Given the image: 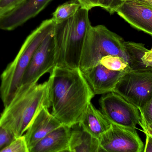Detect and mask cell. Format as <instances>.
Returning a JSON list of instances; mask_svg holds the SVG:
<instances>
[{"label":"cell","mask_w":152,"mask_h":152,"mask_svg":"<svg viewBox=\"0 0 152 152\" xmlns=\"http://www.w3.org/2000/svg\"><path fill=\"white\" fill-rule=\"evenodd\" d=\"M125 40L103 25L91 26L82 50L79 68L82 72L100 64L107 55H117L130 63Z\"/></svg>","instance_id":"obj_5"},{"label":"cell","mask_w":152,"mask_h":152,"mask_svg":"<svg viewBox=\"0 0 152 152\" xmlns=\"http://www.w3.org/2000/svg\"><path fill=\"white\" fill-rule=\"evenodd\" d=\"M25 0H0V17L15 8Z\"/></svg>","instance_id":"obj_24"},{"label":"cell","mask_w":152,"mask_h":152,"mask_svg":"<svg viewBox=\"0 0 152 152\" xmlns=\"http://www.w3.org/2000/svg\"><path fill=\"white\" fill-rule=\"evenodd\" d=\"M69 152H102L99 139L91 135L79 123L71 128Z\"/></svg>","instance_id":"obj_16"},{"label":"cell","mask_w":152,"mask_h":152,"mask_svg":"<svg viewBox=\"0 0 152 152\" xmlns=\"http://www.w3.org/2000/svg\"><path fill=\"white\" fill-rule=\"evenodd\" d=\"M125 45L130 58L129 66L131 70H139L142 65V57L148 49L142 43L125 41Z\"/></svg>","instance_id":"obj_17"},{"label":"cell","mask_w":152,"mask_h":152,"mask_svg":"<svg viewBox=\"0 0 152 152\" xmlns=\"http://www.w3.org/2000/svg\"><path fill=\"white\" fill-rule=\"evenodd\" d=\"M101 112L111 124L136 129L140 125L139 109L114 92L104 94L99 101Z\"/></svg>","instance_id":"obj_7"},{"label":"cell","mask_w":152,"mask_h":152,"mask_svg":"<svg viewBox=\"0 0 152 152\" xmlns=\"http://www.w3.org/2000/svg\"><path fill=\"white\" fill-rule=\"evenodd\" d=\"M51 19L43 21L26 37L13 61L1 76L0 97L4 107L12 100L21 86L24 73L32 57L43 41L53 31Z\"/></svg>","instance_id":"obj_4"},{"label":"cell","mask_w":152,"mask_h":152,"mask_svg":"<svg viewBox=\"0 0 152 152\" xmlns=\"http://www.w3.org/2000/svg\"><path fill=\"white\" fill-rule=\"evenodd\" d=\"M145 134L146 141L143 152H152V138L147 134Z\"/></svg>","instance_id":"obj_26"},{"label":"cell","mask_w":152,"mask_h":152,"mask_svg":"<svg viewBox=\"0 0 152 152\" xmlns=\"http://www.w3.org/2000/svg\"><path fill=\"white\" fill-rule=\"evenodd\" d=\"M143 64L142 70L152 69V60L142 61Z\"/></svg>","instance_id":"obj_29"},{"label":"cell","mask_w":152,"mask_h":152,"mask_svg":"<svg viewBox=\"0 0 152 152\" xmlns=\"http://www.w3.org/2000/svg\"><path fill=\"white\" fill-rule=\"evenodd\" d=\"M142 5L152 8V0H134Z\"/></svg>","instance_id":"obj_28"},{"label":"cell","mask_w":152,"mask_h":152,"mask_svg":"<svg viewBox=\"0 0 152 152\" xmlns=\"http://www.w3.org/2000/svg\"><path fill=\"white\" fill-rule=\"evenodd\" d=\"M71 128L62 125L37 144L29 152H69Z\"/></svg>","instance_id":"obj_14"},{"label":"cell","mask_w":152,"mask_h":152,"mask_svg":"<svg viewBox=\"0 0 152 152\" xmlns=\"http://www.w3.org/2000/svg\"><path fill=\"white\" fill-rule=\"evenodd\" d=\"M48 109L44 107L39 111L24 134L29 151L48 134L62 125Z\"/></svg>","instance_id":"obj_12"},{"label":"cell","mask_w":152,"mask_h":152,"mask_svg":"<svg viewBox=\"0 0 152 152\" xmlns=\"http://www.w3.org/2000/svg\"><path fill=\"white\" fill-rule=\"evenodd\" d=\"M80 8L78 3L72 0L66 2L57 8L53 13L52 20L54 24L62 23L74 16Z\"/></svg>","instance_id":"obj_18"},{"label":"cell","mask_w":152,"mask_h":152,"mask_svg":"<svg viewBox=\"0 0 152 152\" xmlns=\"http://www.w3.org/2000/svg\"><path fill=\"white\" fill-rule=\"evenodd\" d=\"M15 138L12 133L0 126V151L9 145Z\"/></svg>","instance_id":"obj_23"},{"label":"cell","mask_w":152,"mask_h":152,"mask_svg":"<svg viewBox=\"0 0 152 152\" xmlns=\"http://www.w3.org/2000/svg\"><path fill=\"white\" fill-rule=\"evenodd\" d=\"M113 92L141 109L152 96V69L130 70L120 79Z\"/></svg>","instance_id":"obj_6"},{"label":"cell","mask_w":152,"mask_h":152,"mask_svg":"<svg viewBox=\"0 0 152 152\" xmlns=\"http://www.w3.org/2000/svg\"><path fill=\"white\" fill-rule=\"evenodd\" d=\"M48 81L52 114L72 127L80 122L95 95L79 68L55 66Z\"/></svg>","instance_id":"obj_1"},{"label":"cell","mask_w":152,"mask_h":152,"mask_svg":"<svg viewBox=\"0 0 152 152\" xmlns=\"http://www.w3.org/2000/svg\"><path fill=\"white\" fill-rule=\"evenodd\" d=\"M78 3L80 8L89 11L94 7H99V0H73Z\"/></svg>","instance_id":"obj_25"},{"label":"cell","mask_w":152,"mask_h":152,"mask_svg":"<svg viewBox=\"0 0 152 152\" xmlns=\"http://www.w3.org/2000/svg\"><path fill=\"white\" fill-rule=\"evenodd\" d=\"M127 0H99V7L104 9L110 14L117 12V10L121 7Z\"/></svg>","instance_id":"obj_22"},{"label":"cell","mask_w":152,"mask_h":152,"mask_svg":"<svg viewBox=\"0 0 152 152\" xmlns=\"http://www.w3.org/2000/svg\"><path fill=\"white\" fill-rule=\"evenodd\" d=\"M139 111L141 116L139 126L143 129L152 124V96L141 109H139Z\"/></svg>","instance_id":"obj_21"},{"label":"cell","mask_w":152,"mask_h":152,"mask_svg":"<svg viewBox=\"0 0 152 152\" xmlns=\"http://www.w3.org/2000/svg\"><path fill=\"white\" fill-rule=\"evenodd\" d=\"M100 64L108 69L113 71L129 72L131 70L128 62L117 55L104 56L100 60Z\"/></svg>","instance_id":"obj_19"},{"label":"cell","mask_w":152,"mask_h":152,"mask_svg":"<svg viewBox=\"0 0 152 152\" xmlns=\"http://www.w3.org/2000/svg\"><path fill=\"white\" fill-rule=\"evenodd\" d=\"M78 123L86 131L99 140L111 126L102 112L97 110L91 102L88 105Z\"/></svg>","instance_id":"obj_15"},{"label":"cell","mask_w":152,"mask_h":152,"mask_svg":"<svg viewBox=\"0 0 152 152\" xmlns=\"http://www.w3.org/2000/svg\"><path fill=\"white\" fill-rule=\"evenodd\" d=\"M88 12L80 8L72 18L54 25L56 66L79 68L82 50L92 26Z\"/></svg>","instance_id":"obj_3"},{"label":"cell","mask_w":152,"mask_h":152,"mask_svg":"<svg viewBox=\"0 0 152 152\" xmlns=\"http://www.w3.org/2000/svg\"><path fill=\"white\" fill-rule=\"evenodd\" d=\"M53 0H25L0 17V29L12 31L38 15Z\"/></svg>","instance_id":"obj_10"},{"label":"cell","mask_w":152,"mask_h":152,"mask_svg":"<svg viewBox=\"0 0 152 152\" xmlns=\"http://www.w3.org/2000/svg\"><path fill=\"white\" fill-rule=\"evenodd\" d=\"M44 107H51L48 80L21 86L0 116V126L15 137L24 134L32 120Z\"/></svg>","instance_id":"obj_2"},{"label":"cell","mask_w":152,"mask_h":152,"mask_svg":"<svg viewBox=\"0 0 152 152\" xmlns=\"http://www.w3.org/2000/svg\"><path fill=\"white\" fill-rule=\"evenodd\" d=\"M0 152H29L24 135L15 137L11 142Z\"/></svg>","instance_id":"obj_20"},{"label":"cell","mask_w":152,"mask_h":152,"mask_svg":"<svg viewBox=\"0 0 152 152\" xmlns=\"http://www.w3.org/2000/svg\"><path fill=\"white\" fill-rule=\"evenodd\" d=\"M102 152H142L144 145L136 129L111 124L99 139Z\"/></svg>","instance_id":"obj_9"},{"label":"cell","mask_w":152,"mask_h":152,"mask_svg":"<svg viewBox=\"0 0 152 152\" xmlns=\"http://www.w3.org/2000/svg\"><path fill=\"white\" fill-rule=\"evenodd\" d=\"M127 72L110 70L99 64L82 73L92 92L96 95L113 92L119 80Z\"/></svg>","instance_id":"obj_11"},{"label":"cell","mask_w":152,"mask_h":152,"mask_svg":"<svg viewBox=\"0 0 152 152\" xmlns=\"http://www.w3.org/2000/svg\"><path fill=\"white\" fill-rule=\"evenodd\" d=\"M146 128L148 129H150V130H152V124H151V125H149V126H147Z\"/></svg>","instance_id":"obj_31"},{"label":"cell","mask_w":152,"mask_h":152,"mask_svg":"<svg viewBox=\"0 0 152 152\" xmlns=\"http://www.w3.org/2000/svg\"><path fill=\"white\" fill-rule=\"evenodd\" d=\"M116 12L133 27L152 36V8L127 0Z\"/></svg>","instance_id":"obj_13"},{"label":"cell","mask_w":152,"mask_h":152,"mask_svg":"<svg viewBox=\"0 0 152 152\" xmlns=\"http://www.w3.org/2000/svg\"><path fill=\"white\" fill-rule=\"evenodd\" d=\"M142 131L145 134H146L149 135L152 138V130H150V129L146 128L143 129Z\"/></svg>","instance_id":"obj_30"},{"label":"cell","mask_w":152,"mask_h":152,"mask_svg":"<svg viewBox=\"0 0 152 152\" xmlns=\"http://www.w3.org/2000/svg\"><path fill=\"white\" fill-rule=\"evenodd\" d=\"M53 33L47 36L34 54L24 73L20 86L37 84L44 75L50 74L56 66Z\"/></svg>","instance_id":"obj_8"},{"label":"cell","mask_w":152,"mask_h":152,"mask_svg":"<svg viewBox=\"0 0 152 152\" xmlns=\"http://www.w3.org/2000/svg\"><path fill=\"white\" fill-rule=\"evenodd\" d=\"M142 59V61L152 60V48L151 50H148L145 52Z\"/></svg>","instance_id":"obj_27"}]
</instances>
